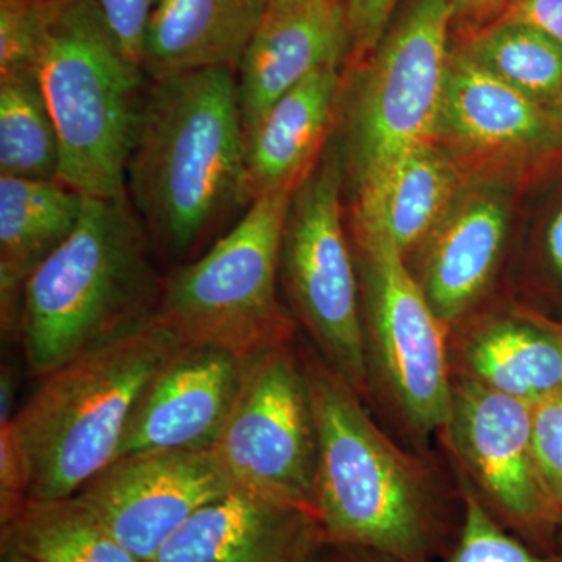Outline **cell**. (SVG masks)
<instances>
[{
    "label": "cell",
    "mask_w": 562,
    "mask_h": 562,
    "mask_svg": "<svg viewBox=\"0 0 562 562\" xmlns=\"http://www.w3.org/2000/svg\"><path fill=\"white\" fill-rule=\"evenodd\" d=\"M246 136L235 70L151 80L125 169V195L151 244L188 254L244 205Z\"/></svg>",
    "instance_id": "cell-1"
},
{
    "label": "cell",
    "mask_w": 562,
    "mask_h": 562,
    "mask_svg": "<svg viewBox=\"0 0 562 562\" xmlns=\"http://www.w3.org/2000/svg\"><path fill=\"white\" fill-rule=\"evenodd\" d=\"M302 355L319 438L314 516L322 535L401 562L435 561L446 522L431 473L380 430L317 351Z\"/></svg>",
    "instance_id": "cell-2"
},
{
    "label": "cell",
    "mask_w": 562,
    "mask_h": 562,
    "mask_svg": "<svg viewBox=\"0 0 562 562\" xmlns=\"http://www.w3.org/2000/svg\"><path fill=\"white\" fill-rule=\"evenodd\" d=\"M150 249L127 195L85 198L76 231L22 291L18 338L33 376L154 316L162 279Z\"/></svg>",
    "instance_id": "cell-3"
},
{
    "label": "cell",
    "mask_w": 562,
    "mask_h": 562,
    "mask_svg": "<svg viewBox=\"0 0 562 562\" xmlns=\"http://www.w3.org/2000/svg\"><path fill=\"white\" fill-rule=\"evenodd\" d=\"M179 346L154 314L41 379L13 417L31 498L74 497L116 461L140 395Z\"/></svg>",
    "instance_id": "cell-4"
},
{
    "label": "cell",
    "mask_w": 562,
    "mask_h": 562,
    "mask_svg": "<svg viewBox=\"0 0 562 562\" xmlns=\"http://www.w3.org/2000/svg\"><path fill=\"white\" fill-rule=\"evenodd\" d=\"M36 74L60 143L58 180L85 198H124L144 70L90 0H49Z\"/></svg>",
    "instance_id": "cell-5"
},
{
    "label": "cell",
    "mask_w": 562,
    "mask_h": 562,
    "mask_svg": "<svg viewBox=\"0 0 562 562\" xmlns=\"http://www.w3.org/2000/svg\"><path fill=\"white\" fill-rule=\"evenodd\" d=\"M294 191L261 195L203 257L162 279L155 317L180 346L216 347L247 361L292 341L279 283Z\"/></svg>",
    "instance_id": "cell-6"
},
{
    "label": "cell",
    "mask_w": 562,
    "mask_h": 562,
    "mask_svg": "<svg viewBox=\"0 0 562 562\" xmlns=\"http://www.w3.org/2000/svg\"><path fill=\"white\" fill-rule=\"evenodd\" d=\"M450 0H409L375 50L358 63L346 116V165L355 195L414 147L436 140L449 66Z\"/></svg>",
    "instance_id": "cell-7"
},
{
    "label": "cell",
    "mask_w": 562,
    "mask_h": 562,
    "mask_svg": "<svg viewBox=\"0 0 562 562\" xmlns=\"http://www.w3.org/2000/svg\"><path fill=\"white\" fill-rule=\"evenodd\" d=\"M355 236L369 398L379 394L414 439L427 441L452 408L449 330L394 244L379 233Z\"/></svg>",
    "instance_id": "cell-8"
},
{
    "label": "cell",
    "mask_w": 562,
    "mask_h": 562,
    "mask_svg": "<svg viewBox=\"0 0 562 562\" xmlns=\"http://www.w3.org/2000/svg\"><path fill=\"white\" fill-rule=\"evenodd\" d=\"M344 166L335 146L292 194L280 255V281L317 355L366 401L368 364L357 260L342 221Z\"/></svg>",
    "instance_id": "cell-9"
},
{
    "label": "cell",
    "mask_w": 562,
    "mask_h": 562,
    "mask_svg": "<svg viewBox=\"0 0 562 562\" xmlns=\"http://www.w3.org/2000/svg\"><path fill=\"white\" fill-rule=\"evenodd\" d=\"M211 450L235 487L314 514L319 438L292 341L246 361L238 401Z\"/></svg>",
    "instance_id": "cell-10"
},
{
    "label": "cell",
    "mask_w": 562,
    "mask_h": 562,
    "mask_svg": "<svg viewBox=\"0 0 562 562\" xmlns=\"http://www.w3.org/2000/svg\"><path fill=\"white\" fill-rule=\"evenodd\" d=\"M531 405L453 375L452 408L443 435L460 482L492 516L527 541H542L562 512L536 464Z\"/></svg>",
    "instance_id": "cell-11"
},
{
    "label": "cell",
    "mask_w": 562,
    "mask_h": 562,
    "mask_svg": "<svg viewBox=\"0 0 562 562\" xmlns=\"http://www.w3.org/2000/svg\"><path fill=\"white\" fill-rule=\"evenodd\" d=\"M235 490L211 449L161 450L117 458L76 497L140 562L209 503Z\"/></svg>",
    "instance_id": "cell-12"
},
{
    "label": "cell",
    "mask_w": 562,
    "mask_h": 562,
    "mask_svg": "<svg viewBox=\"0 0 562 562\" xmlns=\"http://www.w3.org/2000/svg\"><path fill=\"white\" fill-rule=\"evenodd\" d=\"M244 373L246 361L231 351L177 347L140 395L117 458L213 449L238 401Z\"/></svg>",
    "instance_id": "cell-13"
},
{
    "label": "cell",
    "mask_w": 562,
    "mask_h": 562,
    "mask_svg": "<svg viewBox=\"0 0 562 562\" xmlns=\"http://www.w3.org/2000/svg\"><path fill=\"white\" fill-rule=\"evenodd\" d=\"M508 192L475 184L457 198L416 250L412 269L432 312L452 331L490 291L508 244Z\"/></svg>",
    "instance_id": "cell-14"
},
{
    "label": "cell",
    "mask_w": 562,
    "mask_h": 562,
    "mask_svg": "<svg viewBox=\"0 0 562 562\" xmlns=\"http://www.w3.org/2000/svg\"><path fill=\"white\" fill-rule=\"evenodd\" d=\"M350 55L351 32L342 0L269 7L236 72L244 136L292 88L316 70L341 68Z\"/></svg>",
    "instance_id": "cell-15"
},
{
    "label": "cell",
    "mask_w": 562,
    "mask_h": 562,
    "mask_svg": "<svg viewBox=\"0 0 562 562\" xmlns=\"http://www.w3.org/2000/svg\"><path fill=\"white\" fill-rule=\"evenodd\" d=\"M322 538L313 513L235 487L199 509L151 562H303Z\"/></svg>",
    "instance_id": "cell-16"
},
{
    "label": "cell",
    "mask_w": 562,
    "mask_h": 562,
    "mask_svg": "<svg viewBox=\"0 0 562 562\" xmlns=\"http://www.w3.org/2000/svg\"><path fill=\"white\" fill-rule=\"evenodd\" d=\"M547 106L509 87L464 52H450L436 140L468 154L517 155L543 149L561 135Z\"/></svg>",
    "instance_id": "cell-17"
},
{
    "label": "cell",
    "mask_w": 562,
    "mask_h": 562,
    "mask_svg": "<svg viewBox=\"0 0 562 562\" xmlns=\"http://www.w3.org/2000/svg\"><path fill=\"white\" fill-rule=\"evenodd\" d=\"M339 66H327L279 99L246 135L244 205L295 190L319 161L341 99Z\"/></svg>",
    "instance_id": "cell-18"
},
{
    "label": "cell",
    "mask_w": 562,
    "mask_h": 562,
    "mask_svg": "<svg viewBox=\"0 0 562 562\" xmlns=\"http://www.w3.org/2000/svg\"><path fill=\"white\" fill-rule=\"evenodd\" d=\"M271 0H160L144 36L140 66L151 80L239 63Z\"/></svg>",
    "instance_id": "cell-19"
},
{
    "label": "cell",
    "mask_w": 562,
    "mask_h": 562,
    "mask_svg": "<svg viewBox=\"0 0 562 562\" xmlns=\"http://www.w3.org/2000/svg\"><path fill=\"white\" fill-rule=\"evenodd\" d=\"M85 195L55 180L0 176V322L18 336L21 299L33 272L79 224Z\"/></svg>",
    "instance_id": "cell-20"
},
{
    "label": "cell",
    "mask_w": 562,
    "mask_h": 562,
    "mask_svg": "<svg viewBox=\"0 0 562 562\" xmlns=\"http://www.w3.org/2000/svg\"><path fill=\"white\" fill-rule=\"evenodd\" d=\"M450 347L453 375L536 405L562 390V330L519 313L480 321Z\"/></svg>",
    "instance_id": "cell-21"
},
{
    "label": "cell",
    "mask_w": 562,
    "mask_h": 562,
    "mask_svg": "<svg viewBox=\"0 0 562 562\" xmlns=\"http://www.w3.org/2000/svg\"><path fill=\"white\" fill-rule=\"evenodd\" d=\"M460 191L457 162L438 140H428L395 162L379 183L355 195V232L379 233L408 258Z\"/></svg>",
    "instance_id": "cell-22"
},
{
    "label": "cell",
    "mask_w": 562,
    "mask_h": 562,
    "mask_svg": "<svg viewBox=\"0 0 562 562\" xmlns=\"http://www.w3.org/2000/svg\"><path fill=\"white\" fill-rule=\"evenodd\" d=\"M2 550L36 562H140L79 498H31L2 524Z\"/></svg>",
    "instance_id": "cell-23"
},
{
    "label": "cell",
    "mask_w": 562,
    "mask_h": 562,
    "mask_svg": "<svg viewBox=\"0 0 562 562\" xmlns=\"http://www.w3.org/2000/svg\"><path fill=\"white\" fill-rule=\"evenodd\" d=\"M476 65L543 106L562 99V44L535 25L495 18L460 47Z\"/></svg>",
    "instance_id": "cell-24"
},
{
    "label": "cell",
    "mask_w": 562,
    "mask_h": 562,
    "mask_svg": "<svg viewBox=\"0 0 562 562\" xmlns=\"http://www.w3.org/2000/svg\"><path fill=\"white\" fill-rule=\"evenodd\" d=\"M60 143L38 76L0 79V176L58 179Z\"/></svg>",
    "instance_id": "cell-25"
},
{
    "label": "cell",
    "mask_w": 562,
    "mask_h": 562,
    "mask_svg": "<svg viewBox=\"0 0 562 562\" xmlns=\"http://www.w3.org/2000/svg\"><path fill=\"white\" fill-rule=\"evenodd\" d=\"M462 520L452 552L443 562H562L532 550L528 542L503 527L460 482Z\"/></svg>",
    "instance_id": "cell-26"
},
{
    "label": "cell",
    "mask_w": 562,
    "mask_h": 562,
    "mask_svg": "<svg viewBox=\"0 0 562 562\" xmlns=\"http://www.w3.org/2000/svg\"><path fill=\"white\" fill-rule=\"evenodd\" d=\"M49 0H0V79L38 76V54Z\"/></svg>",
    "instance_id": "cell-27"
},
{
    "label": "cell",
    "mask_w": 562,
    "mask_h": 562,
    "mask_svg": "<svg viewBox=\"0 0 562 562\" xmlns=\"http://www.w3.org/2000/svg\"><path fill=\"white\" fill-rule=\"evenodd\" d=\"M531 439L542 482L562 512V390L532 405Z\"/></svg>",
    "instance_id": "cell-28"
},
{
    "label": "cell",
    "mask_w": 562,
    "mask_h": 562,
    "mask_svg": "<svg viewBox=\"0 0 562 562\" xmlns=\"http://www.w3.org/2000/svg\"><path fill=\"white\" fill-rule=\"evenodd\" d=\"M31 501V468L13 419L0 424V525Z\"/></svg>",
    "instance_id": "cell-29"
},
{
    "label": "cell",
    "mask_w": 562,
    "mask_h": 562,
    "mask_svg": "<svg viewBox=\"0 0 562 562\" xmlns=\"http://www.w3.org/2000/svg\"><path fill=\"white\" fill-rule=\"evenodd\" d=\"M122 52L140 66L147 25L160 0H90ZM143 68V66H140Z\"/></svg>",
    "instance_id": "cell-30"
},
{
    "label": "cell",
    "mask_w": 562,
    "mask_h": 562,
    "mask_svg": "<svg viewBox=\"0 0 562 562\" xmlns=\"http://www.w3.org/2000/svg\"><path fill=\"white\" fill-rule=\"evenodd\" d=\"M351 32L350 61L366 60L390 29L398 0H342Z\"/></svg>",
    "instance_id": "cell-31"
},
{
    "label": "cell",
    "mask_w": 562,
    "mask_h": 562,
    "mask_svg": "<svg viewBox=\"0 0 562 562\" xmlns=\"http://www.w3.org/2000/svg\"><path fill=\"white\" fill-rule=\"evenodd\" d=\"M503 14L535 25L562 44V0H516Z\"/></svg>",
    "instance_id": "cell-32"
},
{
    "label": "cell",
    "mask_w": 562,
    "mask_h": 562,
    "mask_svg": "<svg viewBox=\"0 0 562 562\" xmlns=\"http://www.w3.org/2000/svg\"><path fill=\"white\" fill-rule=\"evenodd\" d=\"M303 562H401L368 547L328 541L322 538Z\"/></svg>",
    "instance_id": "cell-33"
},
{
    "label": "cell",
    "mask_w": 562,
    "mask_h": 562,
    "mask_svg": "<svg viewBox=\"0 0 562 562\" xmlns=\"http://www.w3.org/2000/svg\"><path fill=\"white\" fill-rule=\"evenodd\" d=\"M453 22H483L505 13L516 0H450Z\"/></svg>",
    "instance_id": "cell-34"
},
{
    "label": "cell",
    "mask_w": 562,
    "mask_h": 562,
    "mask_svg": "<svg viewBox=\"0 0 562 562\" xmlns=\"http://www.w3.org/2000/svg\"><path fill=\"white\" fill-rule=\"evenodd\" d=\"M543 254L547 266L562 284V206L553 214L547 225L546 238H543Z\"/></svg>",
    "instance_id": "cell-35"
},
{
    "label": "cell",
    "mask_w": 562,
    "mask_h": 562,
    "mask_svg": "<svg viewBox=\"0 0 562 562\" xmlns=\"http://www.w3.org/2000/svg\"><path fill=\"white\" fill-rule=\"evenodd\" d=\"M14 373L10 368L2 369V376H0V424L13 419L14 414H11L14 403Z\"/></svg>",
    "instance_id": "cell-36"
},
{
    "label": "cell",
    "mask_w": 562,
    "mask_h": 562,
    "mask_svg": "<svg viewBox=\"0 0 562 562\" xmlns=\"http://www.w3.org/2000/svg\"><path fill=\"white\" fill-rule=\"evenodd\" d=\"M2 562H36L13 550H2Z\"/></svg>",
    "instance_id": "cell-37"
},
{
    "label": "cell",
    "mask_w": 562,
    "mask_h": 562,
    "mask_svg": "<svg viewBox=\"0 0 562 562\" xmlns=\"http://www.w3.org/2000/svg\"><path fill=\"white\" fill-rule=\"evenodd\" d=\"M302 2V0H271V5L283 7L291 5V3Z\"/></svg>",
    "instance_id": "cell-38"
},
{
    "label": "cell",
    "mask_w": 562,
    "mask_h": 562,
    "mask_svg": "<svg viewBox=\"0 0 562 562\" xmlns=\"http://www.w3.org/2000/svg\"><path fill=\"white\" fill-rule=\"evenodd\" d=\"M557 106H558V109H560V111H561V113H562V99H561V102H560V103H558V105H557Z\"/></svg>",
    "instance_id": "cell-39"
}]
</instances>
